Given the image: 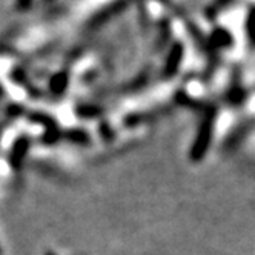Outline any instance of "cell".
Returning a JSON list of instances; mask_svg holds the SVG:
<instances>
[{"instance_id":"7a4b0ae2","label":"cell","mask_w":255,"mask_h":255,"mask_svg":"<svg viewBox=\"0 0 255 255\" xmlns=\"http://www.w3.org/2000/svg\"><path fill=\"white\" fill-rule=\"evenodd\" d=\"M183 54H185V46L180 42H175L171 46V52H169L166 65H165V76H168V77L175 76L177 69L180 68V62L183 59Z\"/></svg>"},{"instance_id":"6da1fadb","label":"cell","mask_w":255,"mask_h":255,"mask_svg":"<svg viewBox=\"0 0 255 255\" xmlns=\"http://www.w3.org/2000/svg\"><path fill=\"white\" fill-rule=\"evenodd\" d=\"M215 109H211V111L206 113L202 125L198 128L197 137L192 143L191 148V160L192 161H202V158L205 157L206 151L209 149V144L212 141V135H214V122H215Z\"/></svg>"},{"instance_id":"3957f363","label":"cell","mask_w":255,"mask_h":255,"mask_svg":"<svg viewBox=\"0 0 255 255\" xmlns=\"http://www.w3.org/2000/svg\"><path fill=\"white\" fill-rule=\"evenodd\" d=\"M211 42L218 46V48H225V46H229L232 43V37H231V34L220 28V29H215L214 34H212V37H211Z\"/></svg>"},{"instance_id":"277c9868","label":"cell","mask_w":255,"mask_h":255,"mask_svg":"<svg viewBox=\"0 0 255 255\" xmlns=\"http://www.w3.org/2000/svg\"><path fill=\"white\" fill-rule=\"evenodd\" d=\"M248 34H249V39L255 43V9L251 11L248 17Z\"/></svg>"}]
</instances>
